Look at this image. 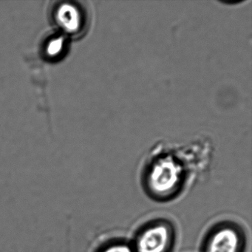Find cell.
Here are the masks:
<instances>
[{"mask_svg":"<svg viewBox=\"0 0 252 252\" xmlns=\"http://www.w3.org/2000/svg\"><path fill=\"white\" fill-rule=\"evenodd\" d=\"M186 175L184 163L175 155H159L147 166L144 174V187L153 198L166 200L179 192Z\"/></svg>","mask_w":252,"mask_h":252,"instance_id":"obj_1","label":"cell"},{"mask_svg":"<svg viewBox=\"0 0 252 252\" xmlns=\"http://www.w3.org/2000/svg\"><path fill=\"white\" fill-rule=\"evenodd\" d=\"M175 242L174 225L166 220H155L141 227L132 247L135 252H170Z\"/></svg>","mask_w":252,"mask_h":252,"instance_id":"obj_2","label":"cell"},{"mask_svg":"<svg viewBox=\"0 0 252 252\" xmlns=\"http://www.w3.org/2000/svg\"><path fill=\"white\" fill-rule=\"evenodd\" d=\"M246 247V232L241 226L232 221H222L206 234L202 252H245Z\"/></svg>","mask_w":252,"mask_h":252,"instance_id":"obj_3","label":"cell"},{"mask_svg":"<svg viewBox=\"0 0 252 252\" xmlns=\"http://www.w3.org/2000/svg\"><path fill=\"white\" fill-rule=\"evenodd\" d=\"M98 252H135L132 245L123 241L112 242L101 248Z\"/></svg>","mask_w":252,"mask_h":252,"instance_id":"obj_4","label":"cell"}]
</instances>
